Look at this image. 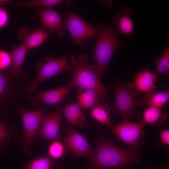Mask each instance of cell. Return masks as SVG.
<instances>
[{"instance_id":"obj_30","label":"cell","mask_w":169,"mask_h":169,"mask_svg":"<svg viewBox=\"0 0 169 169\" xmlns=\"http://www.w3.org/2000/svg\"><path fill=\"white\" fill-rule=\"evenodd\" d=\"M7 82L4 76L0 73V98L5 94L7 89Z\"/></svg>"},{"instance_id":"obj_1","label":"cell","mask_w":169,"mask_h":169,"mask_svg":"<svg viewBox=\"0 0 169 169\" xmlns=\"http://www.w3.org/2000/svg\"><path fill=\"white\" fill-rule=\"evenodd\" d=\"M89 58L86 54H79L77 58L74 55L71 56L73 73L68 85L77 87V95L87 90H95L100 94L101 100L107 103L106 89L102 83L95 65L88 63Z\"/></svg>"},{"instance_id":"obj_6","label":"cell","mask_w":169,"mask_h":169,"mask_svg":"<svg viewBox=\"0 0 169 169\" xmlns=\"http://www.w3.org/2000/svg\"><path fill=\"white\" fill-rule=\"evenodd\" d=\"M16 106L21 117L24 130L20 149L26 155H29L33 141L42 123L44 108L28 110L18 105Z\"/></svg>"},{"instance_id":"obj_27","label":"cell","mask_w":169,"mask_h":169,"mask_svg":"<svg viewBox=\"0 0 169 169\" xmlns=\"http://www.w3.org/2000/svg\"><path fill=\"white\" fill-rule=\"evenodd\" d=\"M9 134V131L7 126L0 121V146L6 142Z\"/></svg>"},{"instance_id":"obj_28","label":"cell","mask_w":169,"mask_h":169,"mask_svg":"<svg viewBox=\"0 0 169 169\" xmlns=\"http://www.w3.org/2000/svg\"><path fill=\"white\" fill-rule=\"evenodd\" d=\"M9 18L6 10L0 7V29L4 28L8 24Z\"/></svg>"},{"instance_id":"obj_17","label":"cell","mask_w":169,"mask_h":169,"mask_svg":"<svg viewBox=\"0 0 169 169\" xmlns=\"http://www.w3.org/2000/svg\"><path fill=\"white\" fill-rule=\"evenodd\" d=\"M63 113L68 121L79 128H83L87 124L84 113L77 103L66 105L63 109Z\"/></svg>"},{"instance_id":"obj_33","label":"cell","mask_w":169,"mask_h":169,"mask_svg":"<svg viewBox=\"0 0 169 169\" xmlns=\"http://www.w3.org/2000/svg\"><path fill=\"white\" fill-rule=\"evenodd\" d=\"M166 169H168V168L167 167L166 168Z\"/></svg>"},{"instance_id":"obj_3","label":"cell","mask_w":169,"mask_h":169,"mask_svg":"<svg viewBox=\"0 0 169 169\" xmlns=\"http://www.w3.org/2000/svg\"><path fill=\"white\" fill-rule=\"evenodd\" d=\"M113 23L100 25L94 59L96 70L101 81L108 66L117 49L123 44L119 34L114 31Z\"/></svg>"},{"instance_id":"obj_7","label":"cell","mask_w":169,"mask_h":169,"mask_svg":"<svg viewBox=\"0 0 169 169\" xmlns=\"http://www.w3.org/2000/svg\"><path fill=\"white\" fill-rule=\"evenodd\" d=\"M145 124L142 121L135 123L128 120L122 122L112 130L117 138L129 146V150L137 154L144 138L143 128Z\"/></svg>"},{"instance_id":"obj_13","label":"cell","mask_w":169,"mask_h":169,"mask_svg":"<svg viewBox=\"0 0 169 169\" xmlns=\"http://www.w3.org/2000/svg\"><path fill=\"white\" fill-rule=\"evenodd\" d=\"M132 11L129 8L123 7L119 10L115 17L114 31L117 34H123L131 41L134 39L132 36L134 25L131 16Z\"/></svg>"},{"instance_id":"obj_25","label":"cell","mask_w":169,"mask_h":169,"mask_svg":"<svg viewBox=\"0 0 169 169\" xmlns=\"http://www.w3.org/2000/svg\"><path fill=\"white\" fill-rule=\"evenodd\" d=\"M67 149L63 143L58 141H54L49 146L48 152L50 157L58 159L62 157L67 152Z\"/></svg>"},{"instance_id":"obj_23","label":"cell","mask_w":169,"mask_h":169,"mask_svg":"<svg viewBox=\"0 0 169 169\" xmlns=\"http://www.w3.org/2000/svg\"><path fill=\"white\" fill-rule=\"evenodd\" d=\"M53 165L59 166L53 158L46 156L34 159L27 163L23 169H51Z\"/></svg>"},{"instance_id":"obj_20","label":"cell","mask_w":169,"mask_h":169,"mask_svg":"<svg viewBox=\"0 0 169 169\" xmlns=\"http://www.w3.org/2000/svg\"><path fill=\"white\" fill-rule=\"evenodd\" d=\"M143 99V105L161 108L169 100V90L164 92L155 93L153 91L146 93Z\"/></svg>"},{"instance_id":"obj_10","label":"cell","mask_w":169,"mask_h":169,"mask_svg":"<svg viewBox=\"0 0 169 169\" xmlns=\"http://www.w3.org/2000/svg\"><path fill=\"white\" fill-rule=\"evenodd\" d=\"M63 109L58 107L50 114L44 112L42 123L38 132V137L48 141L62 139L60 122Z\"/></svg>"},{"instance_id":"obj_16","label":"cell","mask_w":169,"mask_h":169,"mask_svg":"<svg viewBox=\"0 0 169 169\" xmlns=\"http://www.w3.org/2000/svg\"><path fill=\"white\" fill-rule=\"evenodd\" d=\"M73 87L71 85H68L65 87L40 92L35 97L34 100L48 105L58 104L63 100Z\"/></svg>"},{"instance_id":"obj_31","label":"cell","mask_w":169,"mask_h":169,"mask_svg":"<svg viewBox=\"0 0 169 169\" xmlns=\"http://www.w3.org/2000/svg\"><path fill=\"white\" fill-rule=\"evenodd\" d=\"M12 2V1L9 0H0V4H7Z\"/></svg>"},{"instance_id":"obj_24","label":"cell","mask_w":169,"mask_h":169,"mask_svg":"<svg viewBox=\"0 0 169 169\" xmlns=\"http://www.w3.org/2000/svg\"><path fill=\"white\" fill-rule=\"evenodd\" d=\"M156 73L164 76L168 75L169 72V46H167L161 57L155 60Z\"/></svg>"},{"instance_id":"obj_22","label":"cell","mask_w":169,"mask_h":169,"mask_svg":"<svg viewBox=\"0 0 169 169\" xmlns=\"http://www.w3.org/2000/svg\"><path fill=\"white\" fill-rule=\"evenodd\" d=\"M68 2L64 0H31L23 2H17L14 3L17 7H36L46 8L52 7L60 3Z\"/></svg>"},{"instance_id":"obj_26","label":"cell","mask_w":169,"mask_h":169,"mask_svg":"<svg viewBox=\"0 0 169 169\" xmlns=\"http://www.w3.org/2000/svg\"><path fill=\"white\" fill-rule=\"evenodd\" d=\"M12 62L11 54L7 51L0 50V70L8 68Z\"/></svg>"},{"instance_id":"obj_4","label":"cell","mask_w":169,"mask_h":169,"mask_svg":"<svg viewBox=\"0 0 169 169\" xmlns=\"http://www.w3.org/2000/svg\"><path fill=\"white\" fill-rule=\"evenodd\" d=\"M112 88L115 94V105L112 113H118L122 122L128 121L133 116L138 117L136 106H143L142 100L139 99L140 93L133 90L131 84H124L115 79Z\"/></svg>"},{"instance_id":"obj_19","label":"cell","mask_w":169,"mask_h":169,"mask_svg":"<svg viewBox=\"0 0 169 169\" xmlns=\"http://www.w3.org/2000/svg\"><path fill=\"white\" fill-rule=\"evenodd\" d=\"M143 121L145 123L154 125L164 124L168 117L167 113L162 111L161 108L148 106L143 114Z\"/></svg>"},{"instance_id":"obj_29","label":"cell","mask_w":169,"mask_h":169,"mask_svg":"<svg viewBox=\"0 0 169 169\" xmlns=\"http://www.w3.org/2000/svg\"><path fill=\"white\" fill-rule=\"evenodd\" d=\"M163 144L168 146L169 145V130H161L160 141L157 143L156 146H159Z\"/></svg>"},{"instance_id":"obj_12","label":"cell","mask_w":169,"mask_h":169,"mask_svg":"<svg viewBox=\"0 0 169 169\" xmlns=\"http://www.w3.org/2000/svg\"><path fill=\"white\" fill-rule=\"evenodd\" d=\"M18 35L29 50L39 46L50 36L49 32L43 27L31 30L26 26L20 28Z\"/></svg>"},{"instance_id":"obj_14","label":"cell","mask_w":169,"mask_h":169,"mask_svg":"<svg viewBox=\"0 0 169 169\" xmlns=\"http://www.w3.org/2000/svg\"><path fill=\"white\" fill-rule=\"evenodd\" d=\"M157 75L147 68L141 72L137 73L135 77L134 83L132 86L138 90L145 92H150L155 90L156 83L157 80Z\"/></svg>"},{"instance_id":"obj_15","label":"cell","mask_w":169,"mask_h":169,"mask_svg":"<svg viewBox=\"0 0 169 169\" xmlns=\"http://www.w3.org/2000/svg\"><path fill=\"white\" fill-rule=\"evenodd\" d=\"M12 48L11 55L12 62L9 72L12 77L17 78L22 76L21 68L29 50L24 43L19 45H13Z\"/></svg>"},{"instance_id":"obj_2","label":"cell","mask_w":169,"mask_h":169,"mask_svg":"<svg viewBox=\"0 0 169 169\" xmlns=\"http://www.w3.org/2000/svg\"><path fill=\"white\" fill-rule=\"evenodd\" d=\"M135 162L141 163L137 154L121 148L110 141L100 139L90 159V169L119 168Z\"/></svg>"},{"instance_id":"obj_32","label":"cell","mask_w":169,"mask_h":169,"mask_svg":"<svg viewBox=\"0 0 169 169\" xmlns=\"http://www.w3.org/2000/svg\"><path fill=\"white\" fill-rule=\"evenodd\" d=\"M128 169V168H124V169ZM135 169L132 168V169Z\"/></svg>"},{"instance_id":"obj_8","label":"cell","mask_w":169,"mask_h":169,"mask_svg":"<svg viewBox=\"0 0 169 169\" xmlns=\"http://www.w3.org/2000/svg\"><path fill=\"white\" fill-rule=\"evenodd\" d=\"M62 72H68L72 74L73 73V68L68 62L67 56L65 55L55 59L52 56L46 55L45 63L40 69L36 78L26 88L25 96L35 92L39 84L43 81Z\"/></svg>"},{"instance_id":"obj_11","label":"cell","mask_w":169,"mask_h":169,"mask_svg":"<svg viewBox=\"0 0 169 169\" xmlns=\"http://www.w3.org/2000/svg\"><path fill=\"white\" fill-rule=\"evenodd\" d=\"M38 14L42 27L54 32L59 38L66 33V28L60 14L52 7L39 9Z\"/></svg>"},{"instance_id":"obj_18","label":"cell","mask_w":169,"mask_h":169,"mask_svg":"<svg viewBox=\"0 0 169 169\" xmlns=\"http://www.w3.org/2000/svg\"><path fill=\"white\" fill-rule=\"evenodd\" d=\"M110 108L109 105L102 100H99L92 108L90 112L92 117L107 126L111 125L110 118Z\"/></svg>"},{"instance_id":"obj_9","label":"cell","mask_w":169,"mask_h":169,"mask_svg":"<svg viewBox=\"0 0 169 169\" xmlns=\"http://www.w3.org/2000/svg\"><path fill=\"white\" fill-rule=\"evenodd\" d=\"M67 134L62 137L63 143L67 150L75 157H82L90 159L95 151L85 138L72 127L67 128Z\"/></svg>"},{"instance_id":"obj_21","label":"cell","mask_w":169,"mask_h":169,"mask_svg":"<svg viewBox=\"0 0 169 169\" xmlns=\"http://www.w3.org/2000/svg\"><path fill=\"white\" fill-rule=\"evenodd\" d=\"M78 96L77 103L81 108L85 110L92 108L99 99H101L99 93L94 90H85Z\"/></svg>"},{"instance_id":"obj_5","label":"cell","mask_w":169,"mask_h":169,"mask_svg":"<svg viewBox=\"0 0 169 169\" xmlns=\"http://www.w3.org/2000/svg\"><path fill=\"white\" fill-rule=\"evenodd\" d=\"M64 23L71 36L73 44L78 45L82 51L87 47L83 42L98 36L100 30V25L91 24L71 10L68 12Z\"/></svg>"}]
</instances>
